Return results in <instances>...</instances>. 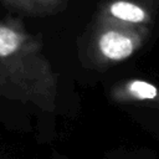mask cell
Wrapping results in <instances>:
<instances>
[{"mask_svg": "<svg viewBox=\"0 0 159 159\" xmlns=\"http://www.w3.org/2000/svg\"><path fill=\"white\" fill-rule=\"evenodd\" d=\"M96 47L102 57L122 61L132 56L147 34L145 27H129L114 22L97 20Z\"/></svg>", "mask_w": 159, "mask_h": 159, "instance_id": "6da1fadb", "label": "cell"}, {"mask_svg": "<svg viewBox=\"0 0 159 159\" xmlns=\"http://www.w3.org/2000/svg\"><path fill=\"white\" fill-rule=\"evenodd\" d=\"M158 9L159 0H104L97 9V20L147 29Z\"/></svg>", "mask_w": 159, "mask_h": 159, "instance_id": "7a4b0ae2", "label": "cell"}, {"mask_svg": "<svg viewBox=\"0 0 159 159\" xmlns=\"http://www.w3.org/2000/svg\"><path fill=\"white\" fill-rule=\"evenodd\" d=\"M0 4L25 16H50L66 10L68 0H0Z\"/></svg>", "mask_w": 159, "mask_h": 159, "instance_id": "3957f363", "label": "cell"}, {"mask_svg": "<svg viewBox=\"0 0 159 159\" xmlns=\"http://www.w3.org/2000/svg\"><path fill=\"white\" fill-rule=\"evenodd\" d=\"M129 92L137 98L142 99H153L157 96V88L144 81H134L129 86Z\"/></svg>", "mask_w": 159, "mask_h": 159, "instance_id": "277c9868", "label": "cell"}]
</instances>
